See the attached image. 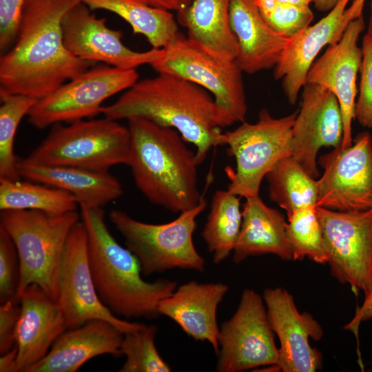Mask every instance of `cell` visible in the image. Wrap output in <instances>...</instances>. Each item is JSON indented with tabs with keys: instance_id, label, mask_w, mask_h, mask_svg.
<instances>
[{
	"instance_id": "6da1fadb",
	"label": "cell",
	"mask_w": 372,
	"mask_h": 372,
	"mask_svg": "<svg viewBox=\"0 0 372 372\" xmlns=\"http://www.w3.org/2000/svg\"><path fill=\"white\" fill-rule=\"evenodd\" d=\"M81 0H25L14 45L0 58V92L39 100L95 65L65 47L61 21Z\"/></svg>"
},
{
	"instance_id": "7a4b0ae2",
	"label": "cell",
	"mask_w": 372,
	"mask_h": 372,
	"mask_svg": "<svg viewBox=\"0 0 372 372\" xmlns=\"http://www.w3.org/2000/svg\"><path fill=\"white\" fill-rule=\"evenodd\" d=\"M101 114L112 120L140 118L175 129L196 147L198 165L212 147L223 145L221 128L229 126L209 92L167 73L137 81L114 103L103 106Z\"/></svg>"
},
{
	"instance_id": "3957f363",
	"label": "cell",
	"mask_w": 372,
	"mask_h": 372,
	"mask_svg": "<svg viewBox=\"0 0 372 372\" xmlns=\"http://www.w3.org/2000/svg\"><path fill=\"white\" fill-rule=\"evenodd\" d=\"M127 121L131 136L128 166L137 188L151 203L174 213L196 207L202 198L198 164L180 133L144 118Z\"/></svg>"
},
{
	"instance_id": "277c9868",
	"label": "cell",
	"mask_w": 372,
	"mask_h": 372,
	"mask_svg": "<svg viewBox=\"0 0 372 372\" xmlns=\"http://www.w3.org/2000/svg\"><path fill=\"white\" fill-rule=\"evenodd\" d=\"M88 242V260L97 294L116 316L154 318L163 298L177 287L174 280L148 282L142 278L140 262L110 232L103 207L80 206Z\"/></svg>"
},
{
	"instance_id": "5b68a950",
	"label": "cell",
	"mask_w": 372,
	"mask_h": 372,
	"mask_svg": "<svg viewBox=\"0 0 372 372\" xmlns=\"http://www.w3.org/2000/svg\"><path fill=\"white\" fill-rule=\"evenodd\" d=\"M79 219L76 211L61 215L35 210L1 211L0 225L14 242L19 258L18 298L35 284L57 300L66 241Z\"/></svg>"
},
{
	"instance_id": "8992f818",
	"label": "cell",
	"mask_w": 372,
	"mask_h": 372,
	"mask_svg": "<svg viewBox=\"0 0 372 372\" xmlns=\"http://www.w3.org/2000/svg\"><path fill=\"white\" fill-rule=\"evenodd\" d=\"M131 154L128 127L104 117L56 123L25 161L37 165H63L108 172L127 165Z\"/></svg>"
},
{
	"instance_id": "52a82bcc",
	"label": "cell",
	"mask_w": 372,
	"mask_h": 372,
	"mask_svg": "<svg viewBox=\"0 0 372 372\" xmlns=\"http://www.w3.org/2000/svg\"><path fill=\"white\" fill-rule=\"evenodd\" d=\"M206 205L202 196L196 207L162 224L139 221L120 209L111 210L109 217L127 247L138 258L143 276L175 268L202 272L205 260L194 246L193 234L197 227L196 218Z\"/></svg>"
},
{
	"instance_id": "ba28073f",
	"label": "cell",
	"mask_w": 372,
	"mask_h": 372,
	"mask_svg": "<svg viewBox=\"0 0 372 372\" xmlns=\"http://www.w3.org/2000/svg\"><path fill=\"white\" fill-rule=\"evenodd\" d=\"M296 111L281 118L273 117L262 108L254 123L243 122L223 134V145L236 161L229 172L227 190L245 198L259 196L262 179L281 159L291 156L292 129Z\"/></svg>"
},
{
	"instance_id": "9c48e42d",
	"label": "cell",
	"mask_w": 372,
	"mask_h": 372,
	"mask_svg": "<svg viewBox=\"0 0 372 372\" xmlns=\"http://www.w3.org/2000/svg\"><path fill=\"white\" fill-rule=\"evenodd\" d=\"M163 50V55L150 65L157 73L175 75L204 88L229 126L244 121L247 104L243 72L236 59L216 56L183 34Z\"/></svg>"
},
{
	"instance_id": "30bf717a",
	"label": "cell",
	"mask_w": 372,
	"mask_h": 372,
	"mask_svg": "<svg viewBox=\"0 0 372 372\" xmlns=\"http://www.w3.org/2000/svg\"><path fill=\"white\" fill-rule=\"evenodd\" d=\"M138 79L136 69L94 66L65 83L30 108L28 121L38 129L56 123H70L101 114L102 103L125 91Z\"/></svg>"
},
{
	"instance_id": "8fae6325",
	"label": "cell",
	"mask_w": 372,
	"mask_h": 372,
	"mask_svg": "<svg viewBox=\"0 0 372 372\" xmlns=\"http://www.w3.org/2000/svg\"><path fill=\"white\" fill-rule=\"evenodd\" d=\"M331 276L355 294L372 291V208L341 211L316 207Z\"/></svg>"
},
{
	"instance_id": "7c38bea8",
	"label": "cell",
	"mask_w": 372,
	"mask_h": 372,
	"mask_svg": "<svg viewBox=\"0 0 372 372\" xmlns=\"http://www.w3.org/2000/svg\"><path fill=\"white\" fill-rule=\"evenodd\" d=\"M216 371L240 372L276 365L278 348L262 296L245 289L238 306L220 326Z\"/></svg>"
},
{
	"instance_id": "4fadbf2b",
	"label": "cell",
	"mask_w": 372,
	"mask_h": 372,
	"mask_svg": "<svg viewBox=\"0 0 372 372\" xmlns=\"http://www.w3.org/2000/svg\"><path fill=\"white\" fill-rule=\"evenodd\" d=\"M56 301L67 319L69 329L93 320L107 321L123 333L145 326L144 323L116 316L100 300L90 269L87 234L82 221L73 226L66 241Z\"/></svg>"
},
{
	"instance_id": "5bb4252c",
	"label": "cell",
	"mask_w": 372,
	"mask_h": 372,
	"mask_svg": "<svg viewBox=\"0 0 372 372\" xmlns=\"http://www.w3.org/2000/svg\"><path fill=\"white\" fill-rule=\"evenodd\" d=\"M318 163L323 168L317 180L316 207L341 211L372 208V137L358 134L347 148H333L322 155Z\"/></svg>"
},
{
	"instance_id": "9a60e30c",
	"label": "cell",
	"mask_w": 372,
	"mask_h": 372,
	"mask_svg": "<svg viewBox=\"0 0 372 372\" xmlns=\"http://www.w3.org/2000/svg\"><path fill=\"white\" fill-rule=\"evenodd\" d=\"M105 18H98L81 1L72 6L61 21L63 43L79 59L101 62L122 70L136 69L158 59L163 49L145 52L131 50L122 42L120 30L110 28Z\"/></svg>"
},
{
	"instance_id": "2e32d148",
	"label": "cell",
	"mask_w": 372,
	"mask_h": 372,
	"mask_svg": "<svg viewBox=\"0 0 372 372\" xmlns=\"http://www.w3.org/2000/svg\"><path fill=\"white\" fill-rule=\"evenodd\" d=\"M262 298L274 333L278 336L279 371L315 372L322 368V356L309 340H320L323 329L307 312L300 313L293 296L281 287L267 288Z\"/></svg>"
},
{
	"instance_id": "e0dca14e",
	"label": "cell",
	"mask_w": 372,
	"mask_h": 372,
	"mask_svg": "<svg viewBox=\"0 0 372 372\" xmlns=\"http://www.w3.org/2000/svg\"><path fill=\"white\" fill-rule=\"evenodd\" d=\"M300 109L292 129L291 157L313 178H318L317 154L323 147L337 148L343 138L339 103L328 89L306 83Z\"/></svg>"
},
{
	"instance_id": "ac0fdd59",
	"label": "cell",
	"mask_w": 372,
	"mask_h": 372,
	"mask_svg": "<svg viewBox=\"0 0 372 372\" xmlns=\"http://www.w3.org/2000/svg\"><path fill=\"white\" fill-rule=\"evenodd\" d=\"M365 28L363 16L351 21L341 38L328 45L324 53L313 63L307 83L320 85L337 98L343 120L341 147L353 143L352 122L355 118L357 75L362 61V48L358 39Z\"/></svg>"
},
{
	"instance_id": "d6986e66",
	"label": "cell",
	"mask_w": 372,
	"mask_h": 372,
	"mask_svg": "<svg viewBox=\"0 0 372 372\" xmlns=\"http://www.w3.org/2000/svg\"><path fill=\"white\" fill-rule=\"evenodd\" d=\"M349 1L340 0L325 17L290 38L282 51L273 68V76L276 80H281L283 92L290 104L296 103L321 50L341 38L348 25L344 13Z\"/></svg>"
},
{
	"instance_id": "ffe728a7",
	"label": "cell",
	"mask_w": 372,
	"mask_h": 372,
	"mask_svg": "<svg viewBox=\"0 0 372 372\" xmlns=\"http://www.w3.org/2000/svg\"><path fill=\"white\" fill-rule=\"evenodd\" d=\"M19 299L17 371L25 372L47 355L56 340L69 327L57 301L38 285L27 287Z\"/></svg>"
},
{
	"instance_id": "44dd1931",
	"label": "cell",
	"mask_w": 372,
	"mask_h": 372,
	"mask_svg": "<svg viewBox=\"0 0 372 372\" xmlns=\"http://www.w3.org/2000/svg\"><path fill=\"white\" fill-rule=\"evenodd\" d=\"M228 290L229 287L223 282L189 281L160 300L157 309L194 340L208 342L217 353L220 329L217 309Z\"/></svg>"
},
{
	"instance_id": "7402d4cb",
	"label": "cell",
	"mask_w": 372,
	"mask_h": 372,
	"mask_svg": "<svg viewBox=\"0 0 372 372\" xmlns=\"http://www.w3.org/2000/svg\"><path fill=\"white\" fill-rule=\"evenodd\" d=\"M123 335L107 321H88L63 333L47 355L25 372H75L96 356L121 357Z\"/></svg>"
},
{
	"instance_id": "603a6c76",
	"label": "cell",
	"mask_w": 372,
	"mask_h": 372,
	"mask_svg": "<svg viewBox=\"0 0 372 372\" xmlns=\"http://www.w3.org/2000/svg\"><path fill=\"white\" fill-rule=\"evenodd\" d=\"M229 24L238 44L236 60L249 74L273 68L290 39L267 23L254 0H231Z\"/></svg>"
},
{
	"instance_id": "cb8c5ba5",
	"label": "cell",
	"mask_w": 372,
	"mask_h": 372,
	"mask_svg": "<svg viewBox=\"0 0 372 372\" xmlns=\"http://www.w3.org/2000/svg\"><path fill=\"white\" fill-rule=\"evenodd\" d=\"M20 177L62 189L72 194L79 206L103 207L121 197L119 180L108 172L63 165H37L18 158Z\"/></svg>"
},
{
	"instance_id": "d4e9b609",
	"label": "cell",
	"mask_w": 372,
	"mask_h": 372,
	"mask_svg": "<svg viewBox=\"0 0 372 372\" xmlns=\"http://www.w3.org/2000/svg\"><path fill=\"white\" fill-rule=\"evenodd\" d=\"M239 236L233 251L236 264L250 256L273 254L293 260L285 216L267 206L259 196L245 198Z\"/></svg>"
},
{
	"instance_id": "484cf974",
	"label": "cell",
	"mask_w": 372,
	"mask_h": 372,
	"mask_svg": "<svg viewBox=\"0 0 372 372\" xmlns=\"http://www.w3.org/2000/svg\"><path fill=\"white\" fill-rule=\"evenodd\" d=\"M231 1L192 0L177 18L189 39L216 56L235 60L238 49L229 24Z\"/></svg>"
},
{
	"instance_id": "4316f807",
	"label": "cell",
	"mask_w": 372,
	"mask_h": 372,
	"mask_svg": "<svg viewBox=\"0 0 372 372\" xmlns=\"http://www.w3.org/2000/svg\"><path fill=\"white\" fill-rule=\"evenodd\" d=\"M91 10L112 12L132 27L134 34L144 36L152 48L163 49L175 41L180 32L171 12L152 7L141 0H81Z\"/></svg>"
},
{
	"instance_id": "83f0119b",
	"label": "cell",
	"mask_w": 372,
	"mask_h": 372,
	"mask_svg": "<svg viewBox=\"0 0 372 372\" xmlns=\"http://www.w3.org/2000/svg\"><path fill=\"white\" fill-rule=\"evenodd\" d=\"M240 198L227 189L212 197L201 236L215 264L226 260L236 244L242 220Z\"/></svg>"
},
{
	"instance_id": "f1b7e54d",
	"label": "cell",
	"mask_w": 372,
	"mask_h": 372,
	"mask_svg": "<svg viewBox=\"0 0 372 372\" xmlns=\"http://www.w3.org/2000/svg\"><path fill=\"white\" fill-rule=\"evenodd\" d=\"M76 199L62 189L43 183L0 178V210H35L51 215L76 211Z\"/></svg>"
},
{
	"instance_id": "f546056e",
	"label": "cell",
	"mask_w": 372,
	"mask_h": 372,
	"mask_svg": "<svg viewBox=\"0 0 372 372\" xmlns=\"http://www.w3.org/2000/svg\"><path fill=\"white\" fill-rule=\"evenodd\" d=\"M265 177L270 200L283 209L287 217L300 208L316 206L317 180L291 156L279 161Z\"/></svg>"
},
{
	"instance_id": "4dcf8cb0",
	"label": "cell",
	"mask_w": 372,
	"mask_h": 372,
	"mask_svg": "<svg viewBox=\"0 0 372 372\" xmlns=\"http://www.w3.org/2000/svg\"><path fill=\"white\" fill-rule=\"evenodd\" d=\"M287 233L293 260L307 258L318 264H327L328 256L316 206L300 208L287 217Z\"/></svg>"
},
{
	"instance_id": "1f68e13d",
	"label": "cell",
	"mask_w": 372,
	"mask_h": 372,
	"mask_svg": "<svg viewBox=\"0 0 372 372\" xmlns=\"http://www.w3.org/2000/svg\"><path fill=\"white\" fill-rule=\"evenodd\" d=\"M0 178L19 179L14 152L17 127L37 100L26 96L0 92Z\"/></svg>"
},
{
	"instance_id": "d6a6232c",
	"label": "cell",
	"mask_w": 372,
	"mask_h": 372,
	"mask_svg": "<svg viewBox=\"0 0 372 372\" xmlns=\"http://www.w3.org/2000/svg\"><path fill=\"white\" fill-rule=\"evenodd\" d=\"M156 324L124 333L121 345L125 361L120 372H169V365L159 354L154 342Z\"/></svg>"
},
{
	"instance_id": "836d02e7",
	"label": "cell",
	"mask_w": 372,
	"mask_h": 372,
	"mask_svg": "<svg viewBox=\"0 0 372 372\" xmlns=\"http://www.w3.org/2000/svg\"><path fill=\"white\" fill-rule=\"evenodd\" d=\"M267 23L275 30L291 38L310 25L314 15L310 6L273 2L260 11Z\"/></svg>"
},
{
	"instance_id": "e575fe53",
	"label": "cell",
	"mask_w": 372,
	"mask_h": 372,
	"mask_svg": "<svg viewBox=\"0 0 372 372\" xmlns=\"http://www.w3.org/2000/svg\"><path fill=\"white\" fill-rule=\"evenodd\" d=\"M20 262L10 236L0 225V302H19Z\"/></svg>"
},
{
	"instance_id": "d590c367",
	"label": "cell",
	"mask_w": 372,
	"mask_h": 372,
	"mask_svg": "<svg viewBox=\"0 0 372 372\" xmlns=\"http://www.w3.org/2000/svg\"><path fill=\"white\" fill-rule=\"evenodd\" d=\"M362 50L360 83L355 118L362 127L372 128V40L366 34L362 39Z\"/></svg>"
},
{
	"instance_id": "8d00e7d4",
	"label": "cell",
	"mask_w": 372,
	"mask_h": 372,
	"mask_svg": "<svg viewBox=\"0 0 372 372\" xmlns=\"http://www.w3.org/2000/svg\"><path fill=\"white\" fill-rule=\"evenodd\" d=\"M25 0H0V50L4 52L16 39Z\"/></svg>"
},
{
	"instance_id": "74e56055",
	"label": "cell",
	"mask_w": 372,
	"mask_h": 372,
	"mask_svg": "<svg viewBox=\"0 0 372 372\" xmlns=\"http://www.w3.org/2000/svg\"><path fill=\"white\" fill-rule=\"evenodd\" d=\"M19 302L7 301L0 304V354L16 345V329L19 318Z\"/></svg>"
},
{
	"instance_id": "f35d334b",
	"label": "cell",
	"mask_w": 372,
	"mask_h": 372,
	"mask_svg": "<svg viewBox=\"0 0 372 372\" xmlns=\"http://www.w3.org/2000/svg\"><path fill=\"white\" fill-rule=\"evenodd\" d=\"M372 318V291L365 296L361 307L357 308L354 317L344 328L353 332L357 337L361 322Z\"/></svg>"
},
{
	"instance_id": "ab89813d",
	"label": "cell",
	"mask_w": 372,
	"mask_h": 372,
	"mask_svg": "<svg viewBox=\"0 0 372 372\" xmlns=\"http://www.w3.org/2000/svg\"><path fill=\"white\" fill-rule=\"evenodd\" d=\"M145 3L157 8L167 11H176L177 13L185 10L192 0H141Z\"/></svg>"
},
{
	"instance_id": "60d3db41",
	"label": "cell",
	"mask_w": 372,
	"mask_h": 372,
	"mask_svg": "<svg viewBox=\"0 0 372 372\" xmlns=\"http://www.w3.org/2000/svg\"><path fill=\"white\" fill-rule=\"evenodd\" d=\"M17 348L16 345L10 351L1 354L0 357V371L17 372Z\"/></svg>"
},
{
	"instance_id": "b9f144b4",
	"label": "cell",
	"mask_w": 372,
	"mask_h": 372,
	"mask_svg": "<svg viewBox=\"0 0 372 372\" xmlns=\"http://www.w3.org/2000/svg\"><path fill=\"white\" fill-rule=\"evenodd\" d=\"M365 1L366 0H353L351 5L346 8L344 18L347 24L354 19L362 15Z\"/></svg>"
},
{
	"instance_id": "7bdbcfd3",
	"label": "cell",
	"mask_w": 372,
	"mask_h": 372,
	"mask_svg": "<svg viewBox=\"0 0 372 372\" xmlns=\"http://www.w3.org/2000/svg\"><path fill=\"white\" fill-rule=\"evenodd\" d=\"M340 0H314L315 8L321 12L330 11Z\"/></svg>"
},
{
	"instance_id": "ee69618b",
	"label": "cell",
	"mask_w": 372,
	"mask_h": 372,
	"mask_svg": "<svg viewBox=\"0 0 372 372\" xmlns=\"http://www.w3.org/2000/svg\"><path fill=\"white\" fill-rule=\"evenodd\" d=\"M279 3H289L300 6H310L314 0H276Z\"/></svg>"
},
{
	"instance_id": "f6af8a7d",
	"label": "cell",
	"mask_w": 372,
	"mask_h": 372,
	"mask_svg": "<svg viewBox=\"0 0 372 372\" xmlns=\"http://www.w3.org/2000/svg\"><path fill=\"white\" fill-rule=\"evenodd\" d=\"M372 40V0H370L369 16L366 33Z\"/></svg>"
}]
</instances>
